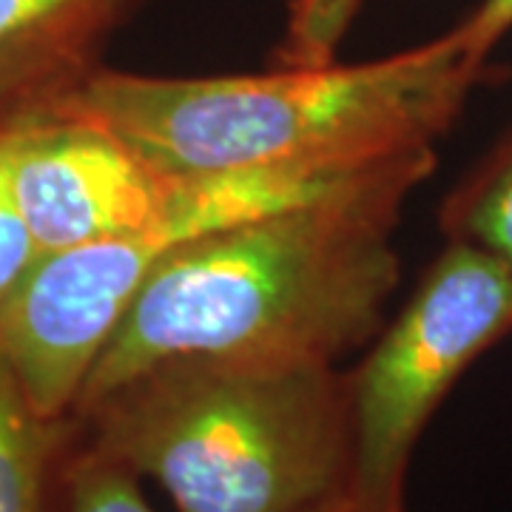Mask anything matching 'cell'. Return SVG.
<instances>
[{"label":"cell","mask_w":512,"mask_h":512,"mask_svg":"<svg viewBox=\"0 0 512 512\" xmlns=\"http://www.w3.org/2000/svg\"><path fill=\"white\" fill-rule=\"evenodd\" d=\"M69 430V419L49 421L37 413L0 359V512H52V467Z\"/></svg>","instance_id":"52a82bcc"},{"label":"cell","mask_w":512,"mask_h":512,"mask_svg":"<svg viewBox=\"0 0 512 512\" xmlns=\"http://www.w3.org/2000/svg\"><path fill=\"white\" fill-rule=\"evenodd\" d=\"M9 177L40 254L146 228L174 177L97 120L43 109L6 128Z\"/></svg>","instance_id":"5b68a950"},{"label":"cell","mask_w":512,"mask_h":512,"mask_svg":"<svg viewBox=\"0 0 512 512\" xmlns=\"http://www.w3.org/2000/svg\"><path fill=\"white\" fill-rule=\"evenodd\" d=\"M433 168L436 148L413 151L319 200L222 228L165 256L74 410L171 359L336 365L376 339L402 276L393 231Z\"/></svg>","instance_id":"6da1fadb"},{"label":"cell","mask_w":512,"mask_h":512,"mask_svg":"<svg viewBox=\"0 0 512 512\" xmlns=\"http://www.w3.org/2000/svg\"><path fill=\"white\" fill-rule=\"evenodd\" d=\"M12 123V120H9ZM9 123H0V311L18 291L23 276L32 271L40 251L35 239L29 234V225L20 214L12 177H9V143H6V128Z\"/></svg>","instance_id":"8fae6325"},{"label":"cell","mask_w":512,"mask_h":512,"mask_svg":"<svg viewBox=\"0 0 512 512\" xmlns=\"http://www.w3.org/2000/svg\"><path fill=\"white\" fill-rule=\"evenodd\" d=\"M60 512H154L140 476L117 458L80 444L60 461Z\"/></svg>","instance_id":"9c48e42d"},{"label":"cell","mask_w":512,"mask_h":512,"mask_svg":"<svg viewBox=\"0 0 512 512\" xmlns=\"http://www.w3.org/2000/svg\"><path fill=\"white\" fill-rule=\"evenodd\" d=\"M362 0H291L282 43L276 46L279 66H325L350 32Z\"/></svg>","instance_id":"30bf717a"},{"label":"cell","mask_w":512,"mask_h":512,"mask_svg":"<svg viewBox=\"0 0 512 512\" xmlns=\"http://www.w3.org/2000/svg\"><path fill=\"white\" fill-rule=\"evenodd\" d=\"M69 421L177 512H311L350 495L348 376L328 362L171 359Z\"/></svg>","instance_id":"3957f363"},{"label":"cell","mask_w":512,"mask_h":512,"mask_svg":"<svg viewBox=\"0 0 512 512\" xmlns=\"http://www.w3.org/2000/svg\"><path fill=\"white\" fill-rule=\"evenodd\" d=\"M487 74L447 35L370 63L151 77L94 69L55 106L97 120L171 177L365 165L433 148Z\"/></svg>","instance_id":"7a4b0ae2"},{"label":"cell","mask_w":512,"mask_h":512,"mask_svg":"<svg viewBox=\"0 0 512 512\" xmlns=\"http://www.w3.org/2000/svg\"><path fill=\"white\" fill-rule=\"evenodd\" d=\"M467 52L490 60L498 40L512 32V0H478V6L453 29Z\"/></svg>","instance_id":"7c38bea8"},{"label":"cell","mask_w":512,"mask_h":512,"mask_svg":"<svg viewBox=\"0 0 512 512\" xmlns=\"http://www.w3.org/2000/svg\"><path fill=\"white\" fill-rule=\"evenodd\" d=\"M447 242H464L512 271V134L450 191L439 214Z\"/></svg>","instance_id":"ba28073f"},{"label":"cell","mask_w":512,"mask_h":512,"mask_svg":"<svg viewBox=\"0 0 512 512\" xmlns=\"http://www.w3.org/2000/svg\"><path fill=\"white\" fill-rule=\"evenodd\" d=\"M137 0H0V123L55 106L97 69Z\"/></svg>","instance_id":"8992f818"},{"label":"cell","mask_w":512,"mask_h":512,"mask_svg":"<svg viewBox=\"0 0 512 512\" xmlns=\"http://www.w3.org/2000/svg\"><path fill=\"white\" fill-rule=\"evenodd\" d=\"M311 512H359V507L353 504V498H350V495H342V498L328 501V504H322V507H316V510Z\"/></svg>","instance_id":"4fadbf2b"},{"label":"cell","mask_w":512,"mask_h":512,"mask_svg":"<svg viewBox=\"0 0 512 512\" xmlns=\"http://www.w3.org/2000/svg\"><path fill=\"white\" fill-rule=\"evenodd\" d=\"M510 333V268L473 245L447 242L348 373L350 498L359 512H404L410 458L427 421L464 370Z\"/></svg>","instance_id":"277c9868"}]
</instances>
